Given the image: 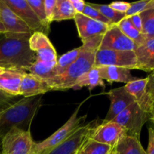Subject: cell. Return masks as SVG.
Here are the masks:
<instances>
[{
    "label": "cell",
    "instance_id": "b9f144b4",
    "mask_svg": "<svg viewBox=\"0 0 154 154\" xmlns=\"http://www.w3.org/2000/svg\"><path fill=\"white\" fill-rule=\"evenodd\" d=\"M5 70H6V69H3V68L0 67V74H2V72H4Z\"/></svg>",
    "mask_w": 154,
    "mask_h": 154
},
{
    "label": "cell",
    "instance_id": "f546056e",
    "mask_svg": "<svg viewBox=\"0 0 154 154\" xmlns=\"http://www.w3.org/2000/svg\"><path fill=\"white\" fill-rule=\"evenodd\" d=\"M27 2L32 8V11L35 14L39 20L41 21L44 27L48 31H50L51 24L48 23V20H47L45 5H44V0H27Z\"/></svg>",
    "mask_w": 154,
    "mask_h": 154
},
{
    "label": "cell",
    "instance_id": "60d3db41",
    "mask_svg": "<svg viewBox=\"0 0 154 154\" xmlns=\"http://www.w3.org/2000/svg\"><path fill=\"white\" fill-rule=\"evenodd\" d=\"M149 121L150 122V126H152V127L154 128V112L153 114H151V116H150V120Z\"/></svg>",
    "mask_w": 154,
    "mask_h": 154
},
{
    "label": "cell",
    "instance_id": "e575fe53",
    "mask_svg": "<svg viewBox=\"0 0 154 154\" xmlns=\"http://www.w3.org/2000/svg\"><path fill=\"white\" fill-rule=\"evenodd\" d=\"M113 10L116 11L120 13L126 14L130 7V3L126 2H113L110 5H108Z\"/></svg>",
    "mask_w": 154,
    "mask_h": 154
},
{
    "label": "cell",
    "instance_id": "7c38bea8",
    "mask_svg": "<svg viewBox=\"0 0 154 154\" xmlns=\"http://www.w3.org/2000/svg\"><path fill=\"white\" fill-rule=\"evenodd\" d=\"M126 135H127L126 130L117 123L113 121H102L95 127L90 138L114 147L120 138Z\"/></svg>",
    "mask_w": 154,
    "mask_h": 154
},
{
    "label": "cell",
    "instance_id": "277c9868",
    "mask_svg": "<svg viewBox=\"0 0 154 154\" xmlns=\"http://www.w3.org/2000/svg\"><path fill=\"white\" fill-rule=\"evenodd\" d=\"M80 107H81V105H79L77 108V109L72 114L70 118L58 130L56 131L51 136L48 137V138L44 140L42 142L35 143L33 154H42L54 148L56 146L59 145L62 142L66 141L75 131L84 126V123L87 119V115L78 117V114Z\"/></svg>",
    "mask_w": 154,
    "mask_h": 154
},
{
    "label": "cell",
    "instance_id": "ab89813d",
    "mask_svg": "<svg viewBox=\"0 0 154 154\" xmlns=\"http://www.w3.org/2000/svg\"><path fill=\"white\" fill-rule=\"evenodd\" d=\"M5 29L2 23L1 20H0V35L5 34Z\"/></svg>",
    "mask_w": 154,
    "mask_h": 154
},
{
    "label": "cell",
    "instance_id": "44dd1931",
    "mask_svg": "<svg viewBox=\"0 0 154 154\" xmlns=\"http://www.w3.org/2000/svg\"><path fill=\"white\" fill-rule=\"evenodd\" d=\"M114 150L115 154H147L140 140L128 135L120 138L114 147Z\"/></svg>",
    "mask_w": 154,
    "mask_h": 154
},
{
    "label": "cell",
    "instance_id": "ee69618b",
    "mask_svg": "<svg viewBox=\"0 0 154 154\" xmlns=\"http://www.w3.org/2000/svg\"><path fill=\"white\" fill-rule=\"evenodd\" d=\"M81 149H82V148H81ZM77 154H84V153H83V151H82V150H80V151L79 152H78V153H77Z\"/></svg>",
    "mask_w": 154,
    "mask_h": 154
},
{
    "label": "cell",
    "instance_id": "8fae6325",
    "mask_svg": "<svg viewBox=\"0 0 154 154\" xmlns=\"http://www.w3.org/2000/svg\"><path fill=\"white\" fill-rule=\"evenodd\" d=\"M8 7L20 18L34 32H41L48 35L50 31L44 27L34 13L27 0H3Z\"/></svg>",
    "mask_w": 154,
    "mask_h": 154
},
{
    "label": "cell",
    "instance_id": "f1b7e54d",
    "mask_svg": "<svg viewBox=\"0 0 154 154\" xmlns=\"http://www.w3.org/2000/svg\"><path fill=\"white\" fill-rule=\"evenodd\" d=\"M114 147L89 138L83 146L81 150L84 154H109Z\"/></svg>",
    "mask_w": 154,
    "mask_h": 154
},
{
    "label": "cell",
    "instance_id": "7bdbcfd3",
    "mask_svg": "<svg viewBox=\"0 0 154 154\" xmlns=\"http://www.w3.org/2000/svg\"><path fill=\"white\" fill-rule=\"evenodd\" d=\"M1 138H0V153H1V150H2V144H1Z\"/></svg>",
    "mask_w": 154,
    "mask_h": 154
},
{
    "label": "cell",
    "instance_id": "603a6c76",
    "mask_svg": "<svg viewBox=\"0 0 154 154\" xmlns=\"http://www.w3.org/2000/svg\"><path fill=\"white\" fill-rule=\"evenodd\" d=\"M149 8L140 13L142 20V34L146 40L154 38V0H150Z\"/></svg>",
    "mask_w": 154,
    "mask_h": 154
},
{
    "label": "cell",
    "instance_id": "9c48e42d",
    "mask_svg": "<svg viewBox=\"0 0 154 154\" xmlns=\"http://www.w3.org/2000/svg\"><path fill=\"white\" fill-rule=\"evenodd\" d=\"M97 125L98 121L93 120L89 124L81 126L66 141L42 154H77L90 138Z\"/></svg>",
    "mask_w": 154,
    "mask_h": 154
},
{
    "label": "cell",
    "instance_id": "7402d4cb",
    "mask_svg": "<svg viewBox=\"0 0 154 154\" xmlns=\"http://www.w3.org/2000/svg\"><path fill=\"white\" fill-rule=\"evenodd\" d=\"M87 87L90 90H92L96 87H105L103 80L99 75L97 68L93 67L90 71L84 74L75 84L73 90H80L82 87Z\"/></svg>",
    "mask_w": 154,
    "mask_h": 154
},
{
    "label": "cell",
    "instance_id": "9a60e30c",
    "mask_svg": "<svg viewBox=\"0 0 154 154\" xmlns=\"http://www.w3.org/2000/svg\"><path fill=\"white\" fill-rule=\"evenodd\" d=\"M74 20L82 42L97 36L103 35L111 26L94 20L83 14H76Z\"/></svg>",
    "mask_w": 154,
    "mask_h": 154
},
{
    "label": "cell",
    "instance_id": "bcb514c9",
    "mask_svg": "<svg viewBox=\"0 0 154 154\" xmlns=\"http://www.w3.org/2000/svg\"><path fill=\"white\" fill-rule=\"evenodd\" d=\"M150 74H152V75H154V72H152V73H150Z\"/></svg>",
    "mask_w": 154,
    "mask_h": 154
},
{
    "label": "cell",
    "instance_id": "6da1fadb",
    "mask_svg": "<svg viewBox=\"0 0 154 154\" xmlns=\"http://www.w3.org/2000/svg\"><path fill=\"white\" fill-rule=\"evenodd\" d=\"M99 37H95L83 42L78 58L61 75L45 80L54 90L72 89L77 81L94 67L95 57L99 50Z\"/></svg>",
    "mask_w": 154,
    "mask_h": 154
},
{
    "label": "cell",
    "instance_id": "4dcf8cb0",
    "mask_svg": "<svg viewBox=\"0 0 154 154\" xmlns=\"http://www.w3.org/2000/svg\"><path fill=\"white\" fill-rule=\"evenodd\" d=\"M82 14L84 15H85V16L94 20L98 21V22L106 24V25L108 26L113 25V24L111 23L105 17H104L99 11L95 9L94 8H93L92 6H90L87 2H86L85 8H84V11H83Z\"/></svg>",
    "mask_w": 154,
    "mask_h": 154
},
{
    "label": "cell",
    "instance_id": "30bf717a",
    "mask_svg": "<svg viewBox=\"0 0 154 154\" xmlns=\"http://www.w3.org/2000/svg\"><path fill=\"white\" fill-rule=\"evenodd\" d=\"M138 48L132 40L126 37L117 25H112L101 35L99 50L135 51Z\"/></svg>",
    "mask_w": 154,
    "mask_h": 154
},
{
    "label": "cell",
    "instance_id": "8992f818",
    "mask_svg": "<svg viewBox=\"0 0 154 154\" xmlns=\"http://www.w3.org/2000/svg\"><path fill=\"white\" fill-rule=\"evenodd\" d=\"M2 154H33L35 142L29 130L11 129L1 140Z\"/></svg>",
    "mask_w": 154,
    "mask_h": 154
},
{
    "label": "cell",
    "instance_id": "7dc6e473",
    "mask_svg": "<svg viewBox=\"0 0 154 154\" xmlns=\"http://www.w3.org/2000/svg\"><path fill=\"white\" fill-rule=\"evenodd\" d=\"M0 154H2V153H0Z\"/></svg>",
    "mask_w": 154,
    "mask_h": 154
},
{
    "label": "cell",
    "instance_id": "d6a6232c",
    "mask_svg": "<svg viewBox=\"0 0 154 154\" xmlns=\"http://www.w3.org/2000/svg\"><path fill=\"white\" fill-rule=\"evenodd\" d=\"M56 2H57V0H44L45 15H46L47 20L50 24L54 21Z\"/></svg>",
    "mask_w": 154,
    "mask_h": 154
},
{
    "label": "cell",
    "instance_id": "836d02e7",
    "mask_svg": "<svg viewBox=\"0 0 154 154\" xmlns=\"http://www.w3.org/2000/svg\"><path fill=\"white\" fill-rule=\"evenodd\" d=\"M20 96H11L0 90V109L6 108L17 102V99Z\"/></svg>",
    "mask_w": 154,
    "mask_h": 154
},
{
    "label": "cell",
    "instance_id": "ac0fdd59",
    "mask_svg": "<svg viewBox=\"0 0 154 154\" xmlns=\"http://www.w3.org/2000/svg\"><path fill=\"white\" fill-rule=\"evenodd\" d=\"M26 72L5 70L0 74V90L14 96H20V87L23 77Z\"/></svg>",
    "mask_w": 154,
    "mask_h": 154
},
{
    "label": "cell",
    "instance_id": "cb8c5ba5",
    "mask_svg": "<svg viewBox=\"0 0 154 154\" xmlns=\"http://www.w3.org/2000/svg\"><path fill=\"white\" fill-rule=\"evenodd\" d=\"M117 26L121 30L122 32L130 40H132L135 45H138V47L142 45L147 41L142 33L140 32L134 27L129 17H125L119 23H117Z\"/></svg>",
    "mask_w": 154,
    "mask_h": 154
},
{
    "label": "cell",
    "instance_id": "f35d334b",
    "mask_svg": "<svg viewBox=\"0 0 154 154\" xmlns=\"http://www.w3.org/2000/svg\"><path fill=\"white\" fill-rule=\"evenodd\" d=\"M69 1L77 14H82L85 8L86 2H84V0H69Z\"/></svg>",
    "mask_w": 154,
    "mask_h": 154
},
{
    "label": "cell",
    "instance_id": "d590c367",
    "mask_svg": "<svg viewBox=\"0 0 154 154\" xmlns=\"http://www.w3.org/2000/svg\"><path fill=\"white\" fill-rule=\"evenodd\" d=\"M149 81L147 83V93H148L149 96H150V99L151 100L152 105L154 108V75L152 74H150V75L148 76Z\"/></svg>",
    "mask_w": 154,
    "mask_h": 154
},
{
    "label": "cell",
    "instance_id": "7a4b0ae2",
    "mask_svg": "<svg viewBox=\"0 0 154 154\" xmlns=\"http://www.w3.org/2000/svg\"><path fill=\"white\" fill-rule=\"evenodd\" d=\"M42 96L22 98L0 109V138L13 128L29 130L30 125L42 105Z\"/></svg>",
    "mask_w": 154,
    "mask_h": 154
},
{
    "label": "cell",
    "instance_id": "83f0119b",
    "mask_svg": "<svg viewBox=\"0 0 154 154\" xmlns=\"http://www.w3.org/2000/svg\"><path fill=\"white\" fill-rule=\"evenodd\" d=\"M90 6L99 11L104 17L107 18L113 25H117L123 19L126 17V14L120 13L113 10L108 5H99L88 3Z\"/></svg>",
    "mask_w": 154,
    "mask_h": 154
},
{
    "label": "cell",
    "instance_id": "8d00e7d4",
    "mask_svg": "<svg viewBox=\"0 0 154 154\" xmlns=\"http://www.w3.org/2000/svg\"><path fill=\"white\" fill-rule=\"evenodd\" d=\"M148 147L147 154H154V128L150 126L148 128Z\"/></svg>",
    "mask_w": 154,
    "mask_h": 154
},
{
    "label": "cell",
    "instance_id": "5b68a950",
    "mask_svg": "<svg viewBox=\"0 0 154 154\" xmlns=\"http://www.w3.org/2000/svg\"><path fill=\"white\" fill-rule=\"evenodd\" d=\"M150 116L151 114L144 111L138 102H135L111 121L122 126L128 135L139 139L142 127L150 120Z\"/></svg>",
    "mask_w": 154,
    "mask_h": 154
},
{
    "label": "cell",
    "instance_id": "5bb4252c",
    "mask_svg": "<svg viewBox=\"0 0 154 154\" xmlns=\"http://www.w3.org/2000/svg\"><path fill=\"white\" fill-rule=\"evenodd\" d=\"M107 95L111 101V105L105 120H103L104 122L111 121L131 104L136 102L135 98L126 90L124 86L111 90Z\"/></svg>",
    "mask_w": 154,
    "mask_h": 154
},
{
    "label": "cell",
    "instance_id": "f6af8a7d",
    "mask_svg": "<svg viewBox=\"0 0 154 154\" xmlns=\"http://www.w3.org/2000/svg\"><path fill=\"white\" fill-rule=\"evenodd\" d=\"M109 154H115V153H114V149H113V150H112V151H111V153H110Z\"/></svg>",
    "mask_w": 154,
    "mask_h": 154
},
{
    "label": "cell",
    "instance_id": "d6986e66",
    "mask_svg": "<svg viewBox=\"0 0 154 154\" xmlns=\"http://www.w3.org/2000/svg\"><path fill=\"white\" fill-rule=\"evenodd\" d=\"M96 68H97L100 78L102 80H106L109 84L120 82L126 84L138 79L131 74V70L126 68L117 66H100Z\"/></svg>",
    "mask_w": 154,
    "mask_h": 154
},
{
    "label": "cell",
    "instance_id": "1f68e13d",
    "mask_svg": "<svg viewBox=\"0 0 154 154\" xmlns=\"http://www.w3.org/2000/svg\"><path fill=\"white\" fill-rule=\"evenodd\" d=\"M150 1V0H142V1L130 3V7L126 13V17H129L135 14H139L140 13L145 11Z\"/></svg>",
    "mask_w": 154,
    "mask_h": 154
},
{
    "label": "cell",
    "instance_id": "4316f807",
    "mask_svg": "<svg viewBox=\"0 0 154 154\" xmlns=\"http://www.w3.org/2000/svg\"><path fill=\"white\" fill-rule=\"evenodd\" d=\"M57 62L47 63L36 59L35 62L29 68L28 72L32 75H36L44 80L53 78V70L55 67Z\"/></svg>",
    "mask_w": 154,
    "mask_h": 154
},
{
    "label": "cell",
    "instance_id": "3957f363",
    "mask_svg": "<svg viewBox=\"0 0 154 154\" xmlns=\"http://www.w3.org/2000/svg\"><path fill=\"white\" fill-rule=\"evenodd\" d=\"M36 59L29 41L9 38L4 34L0 35V67L6 70L26 72Z\"/></svg>",
    "mask_w": 154,
    "mask_h": 154
},
{
    "label": "cell",
    "instance_id": "74e56055",
    "mask_svg": "<svg viewBox=\"0 0 154 154\" xmlns=\"http://www.w3.org/2000/svg\"><path fill=\"white\" fill-rule=\"evenodd\" d=\"M129 20H130V22L132 23V25L134 26V27H135V29H137L140 32L142 33V20H141L140 14L132 15V16L129 17Z\"/></svg>",
    "mask_w": 154,
    "mask_h": 154
},
{
    "label": "cell",
    "instance_id": "ba28073f",
    "mask_svg": "<svg viewBox=\"0 0 154 154\" xmlns=\"http://www.w3.org/2000/svg\"><path fill=\"white\" fill-rule=\"evenodd\" d=\"M117 66L132 70L137 69L135 51L98 50L95 57L94 67Z\"/></svg>",
    "mask_w": 154,
    "mask_h": 154
},
{
    "label": "cell",
    "instance_id": "4fadbf2b",
    "mask_svg": "<svg viewBox=\"0 0 154 154\" xmlns=\"http://www.w3.org/2000/svg\"><path fill=\"white\" fill-rule=\"evenodd\" d=\"M29 45L38 60L47 63L57 61V51L47 35L35 32L29 39Z\"/></svg>",
    "mask_w": 154,
    "mask_h": 154
},
{
    "label": "cell",
    "instance_id": "2e32d148",
    "mask_svg": "<svg viewBox=\"0 0 154 154\" xmlns=\"http://www.w3.org/2000/svg\"><path fill=\"white\" fill-rule=\"evenodd\" d=\"M50 91L52 90L45 80L30 73H26L23 77L20 87V96L34 97L42 96Z\"/></svg>",
    "mask_w": 154,
    "mask_h": 154
},
{
    "label": "cell",
    "instance_id": "ffe728a7",
    "mask_svg": "<svg viewBox=\"0 0 154 154\" xmlns=\"http://www.w3.org/2000/svg\"><path fill=\"white\" fill-rule=\"evenodd\" d=\"M137 58V69L147 72H154V38L147 40L135 51Z\"/></svg>",
    "mask_w": 154,
    "mask_h": 154
},
{
    "label": "cell",
    "instance_id": "d4e9b609",
    "mask_svg": "<svg viewBox=\"0 0 154 154\" xmlns=\"http://www.w3.org/2000/svg\"><path fill=\"white\" fill-rule=\"evenodd\" d=\"M81 52V47L72 50L57 59V64L53 70V78L63 74L71 64L75 61Z\"/></svg>",
    "mask_w": 154,
    "mask_h": 154
},
{
    "label": "cell",
    "instance_id": "484cf974",
    "mask_svg": "<svg viewBox=\"0 0 154 154\" xmlns=\"http://www.w3.org/2000/svg\"><path fill=\"white\" fill-rule=\"evenodd\" d=\"M76 14L69 0H57L54 21L74 19Z\"/></svg>",
    "mask_w": 154,
    "mask_h": 154
},
{
    "label": "cell",
    "instance_id": "e0dca14e",
    "mask_svg": "<svg viewBox=\"0 0 154 154\" xmlns=\"http://www.w3.org/2000/svg\"><path fill=\"white\" fill-rule=\"evenodd\" d=\"M148 77L145 78H138L133 81L125 84L126 90L135 98L138 105L149 114H152L154 112V108L151 100L147 93V85L148 83Z\"/></svg>",
    "mask_w": 154,
    "mask_h": 154
},
{
    "label": "cell",
    "instance_id": "52a82bcc",
    "mask_svg": "<svg viewBox=\"0 0 154 154\" xmlns=\"http://www.w3.org/2000/svg\"><path fill=\"white\" fill-rule=\"evenodd\" d=\"M0 20L5 29L4 35L9 38L29 41L34 33L20 18L8 7L3 0H0Z\"/></svg>",
    "mask_w": 154,
    "mask_h": 154
}]
</instances>
